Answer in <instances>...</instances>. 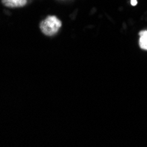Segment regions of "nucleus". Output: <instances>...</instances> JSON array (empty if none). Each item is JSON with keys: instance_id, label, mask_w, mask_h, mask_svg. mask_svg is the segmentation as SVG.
<instances>
[{"instance_id": "f257e3e1", "label": "nucleus", "mask_w": 147, "mask_h": 147, "mask_svg": "<svg viewBox=\"0 0 147 147\" xmlns=\"http://www.w3.org/2000/svg\"><path fill=\"white\" fill-rule=\"evenodd\" d=\"M62 22L56 16H49L40 24V28L42 32L48 36L55 35L61 28Z\"/></svg>"}, {"instance_id": "f03ea898", "label": "nucleus", "mask_w": 147, "mask_h": 147, "mask_svg": "<svg viewBox=\"0 0 147 147\" xmlns=\"http://www.w3.org/2000/svg\"><path fill=\"white\" fill-rule=\"evenodd\" d=\"M2 3L6 7L17 8L25 6L26 4V0H2Z\"/></svg>"}, {"instance_id": "7ed1b4c3", "label": "nucleus", "mask_w": 147, "mask_h": 147, "mask_svg": "<svg viewBox=\"0 0 147 147\" xmlns=\"http://www.w3.org/2000/svg\"><path fill=\"white\" fill-rule=\"evenodd\" d=\"M139 34H140V39H139L140 48L144 50H147V31H142Z\"/></svg>"}, {"instance_id": "20e7f679", "label": "nucleus", "mask_w": 147, "mask_h": 147, "mask_svg": "<svg viewBox=\"0 0 147 147\" xmlns=\"http://www.w3.org/2000/svg\"><path fill=\"white\" fill-rule=\"evenodd\" d=\"M137 3H138V2L136 1V0H132V1H131V5H136Z\"/></svg>"}]
</instances>
